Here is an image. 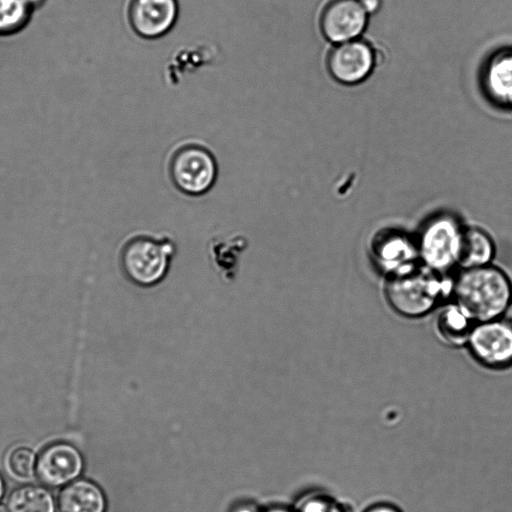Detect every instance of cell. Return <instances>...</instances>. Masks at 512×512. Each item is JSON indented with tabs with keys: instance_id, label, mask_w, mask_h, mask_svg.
I'll list each match as a JSON object with an SVG mask.
<instances>
[{
	"instance_id": "8fae6325",
	"label": "cell",
	"mask_w": 512,
	"mask_h": 512,
	"mask_svg": "<svg viewBox=\"0 0 512 512\" xmlns=\"http://www.w3.org/2000/svg\"><path fill=\"white\" fill-rule=\"evenodd\" d=\"M83 459L71 444L55 443L37 458L36 475L46 486L58 487L74 481L82 472Z\"/></svg>"
},
{
	"instance_id": "ffe728a7",
	"label": "cell",
	"mask_w": 512,
	"mask_h": 512,
	"mask_svg": "<svg viewBox=\"0 0 512 512\" xmlns=\"http://www.w3.org/2000/svg\"><path fill=\"white\" fill-rule=\"evenodd\" d=\"M300 512H342L332 499L325 496H317L308 499L301 506Z\"/></svg>"
},
{
	"instance_id": "9c48e42d",
	"label": "cell",
	"mask_w": 512,
	"mask_h": 512,
	"mask_svg": "<svg viewBox=\"0 0 512 512\" xmlns=\"http://www.w3.org/2000/svg\"><path fill=\"white\" fill-rule=\"evenodd\" d=\"M368 16L359 0H329L321 12V32L334 44L358 39L367 26Z\"/></svg>"
},
{
	"instance_id": "44dd1931",
	"label": "cell",
	"mask_w": 512,
	"mask_h": 512,
	"mask_svg": "<svg viewBox=\"0 0 512 512\" xmlns=\"http://www.w3.org/2000/svg\"><path fill=\"white\" fill-rule=\"evenodd\" d=\"M364 512H401L397 507L387 504L378 503L370 506Z\"/></svg>"
},
{
	"instance_id": "603a6c76",
	"label": "cell",
	"mask_w": 512,
	"mask_h": 512,
	"mask_svg": "<svg viewBox=\"0 0 512 512\" xmlns=\"http://www.w3.org/2000/svg\"><path fill=\"white\" fill-rule=\"evenodd\" d=\"M501 318L512 326V303L508 306Z\"/></svg>"
},
{
	"instance_id": "ac0fdd59",
	"label": "cell",
	"mask_w": 512,
	"mask_h": 512,
	"mask_svg": "<svg viewBox=\"0 0 512 512\" xmlns=\"http://www.w3.org/2000/svg\"><path fill=\"white\" fill-rule=\"evenodd\" d=\"M32 9L27 0H0V34H12L23 28Z\"/></svg>"
},
{
	"instance_id": "7c38bea8",
	"label": "cell",
	"mask_w": 512,
	"mask_h": 512,
	"mask_svg": "<svg viewBox=\"0 0 512 512\" xmlns=\"http://www.w3.org/2000/svg\"><path fill=\"white\" fill-rule=\"evenodd\" d=\"M249 241L241 233L227 236L217 235L207 243L209 262L217 276L224 283H233L240 270L241 258Z\"/></svg>"
},
{
	"instance_id": "e0dca14e",
	"label": "cell",
	"mask_w": 512,
	"mask_h": 512,
	"mask_svg": "<svg viewBox=\"0 0 512 512\" xmlns=\"http://www.w3.org/2000/svg\"><path fill=\"white\" fill-rule=\"evenodd\" d=\"M7 508L10 512H55V502L45 488L23 486L10 494Z\"/></svg>"
},
{
	"instance_id": "4fadbf2b",
	"label": "cell",
	"mask_w": 512,
	"mask_h": 512,
	"mask_svg": "<svg viewBox=\"0 0 512 512\" xmlns=\"http://www.w3.org/2000/svg\"><path fill=\"white\" fill-rule=\"evenodd\" d=\"M483 86L493 103L512 110V48L500 49L489 58L483 71Z\"/></svg>"
},
{
	"instance_id": "6da1fadb",
	"label": "cell",
	"mask_w": 512,
	"mask_h": 512,
	"mask_svg": "<svg viewBox=\"0 0 512 512\" xmlns=\"http://www.w3.org/2000/svg\"><path fill=\"white\" fill-rule=\"evenodd\" d=\"M176 254L177 243L169 233L136 231L121 243L118 264L129 283L150 289L167 278Z\"/></svg>"
},
{
	"instance_id": "7402d4cb",
	"label": "cell",
	"mask_w": 512,
	"mask_h": 512,
	"mask_svg": "<svg viewBox=\"0 0 512 512\" xmlns=\"http://www.w3.org/2000/svg\"><path fill=\"white\" fill-rule=\"evenodd\" d=\"M368 14L376 13L382 4L381 0H359Z\"/></svg>"
},
{
	"instance_id": "277c9868",
	"label": "cell",
	"mask_w": 512,
	"mask_h": 512,
	"mask_svg": "<svg viewBox=\"0 0 512 512\" xmlns=\"http://www.w3.org/2000/svg\"><path fill=\"white\" fill-rule=\"evenodd\" d=\"M463 230L449 214L428 220L416 239L421 263L440 274L458 265Z\"/></svg>"
},
{
	"instance_id": "9a60e30c",
	"label": "cell",
	"mask_w": 512,
	"mask_h": 512,
	"mask_svg": "<svg viewBox=\"0 0 512 512\" xmlns=\"http://www.w3.org/2000/svg\"><path fill=\"white\" fill-rule=\"evenodd\" d=\"M494 254V242L487 232L477 227H464L458 261L462 269L489 265Z\"/></svg>"
},
{
	"instance_id": "484cf974",
	"label": "cell",
	"mask_w": 512,
	"mask_h": 512,
	"mask_svg": "<svg viewBox=\"0 0 512 512\" xmlns=\"http://www.w3.org/2000/svg\"><path fill=\"white\" fill-rule=\"evenodd\" d=\"M4 481L0 475V499L2 498L3 494H4Z\"/></svg>"
},
{
	"instance_id": "83f0119b",
	"label": "cell",
	"mask_w": 512,
	"mask_h": 512,
	"mask_svg": "<svg viewBox=\"0 0 512 512\" xmlns=\"http://www.w3.org/2000/svg\"><path fill=\"white\" fill-rule=\"evenodd\" d=\"M0 512H10L9 509L7 507H5L4 505H0Z\"/></svg>"
},
{
	"instance_id": "ba28073f",
	"label": "cell",
	"mask_w": 512,
	"mask_h": 512,
	"mask_svg": "<svg viewBox=\"0 0 512 512\" xmlns=\"http://www.w3.org/2000/svg\"><path fill=\"white\" fill-rule=\"evenodd\" d=\"M371 256L387 277L406 273L421 264L416 239L400 231H385L376 236Z\"/></svg>"
},
{
	"instance_id": "2e32d148",
	"label": "cell",
	"mask_w": 512,
	"mask_h": 512,
	"mask_svg": "<svg viewBox=\"0 0 512 512\" xmlns=\"http://www.w3.org/2000/svg\"><path fill=\"white\" fill-rule=\"evenodd\" d=\"M476 322L456 303L441 310L436 320V331L442 341L458 346L467 343Z\"/></svg>"
},
{
	"instance_id": "52a82bcc",
	"label": "cell",
	"mask_w": 512,
	"mask_h": 512,
	"mask_svg": "<svg viewBox=\"0 0 512 512\" xmlns=\"http://www.w3.org/2000/svg\"><path fill=\"white\" fill-rule=\"evenodd\" d=\"M376 54L366 41L354 39L335 44L327 56V69L331 77L344 85H356L372 73Z\"/></svg>"
},
{
	"instance_id": "5b68a950",
	"label": "cell",
	"mask_w": 512,
	"mask_h": 512,
	"mask_svg": "<svg viewBox=\"0 0 512 512\" xmlns=\"http://www.w3.org/2000/svg\"><path fill=\"white\" fill-rule=\"evenodd\" d=\"M169 174L173 185L180 192L188 196H201L214 185L217 165L205 147L187 144L172 155Z\"/></svg>"
},
{
	"instance_id": "d4e9b609",
	"label": "cell",
	"mask_w": 512,
	"mask_h": 512,
	"mask_svg": "<svg viewBox=\"0 0 512 512\" xmlns=\"http://www.w3.org/2000/svg\"><path fill=\"white\" fill-rule=\"evenodd\" d=\"M266 512H291V511H289L288 509H285V508H273V509H269Z\"/></svg>"
},
{
	"instance_id": "cb8c5ba5",
	"label": "cell",
	"mask_w": 512,
	"mask_h": 512,
	"mask_svg": "<svg viewBox=\"0 0 512 512\" xmlns=\"http://www.w3.org/2000/svg\"><path fill=\"white\" fill-rule=\"evenodd\" d=\"M235 512H256V510L251 505H243L240 506Z\"/></svg>"
},
{
	"instance_id": "30bf717a",
	"label": "cell",
	"mask_w": 512,
	"mask_h": 512,
	"mask_svg": "<svg viewBox=\"0 0 512 512\" xmlns=\"http://www.w3.org/2000/svg\"><path fill=\"white\" fill-rule=\"evenodd\" d=\"M177 0H130L128 19L136 34L147 39L166 34L178 16Z\"/></svg>"
},
{
	"instance_id": "d6986e66",
	"label": "cell",
	"mask_w": 512,
	"mask_h": 512,
	"mask_svg": "<svg viewBox=\"0 0 512 512\" xmlns=\"http://www.w3.org/2000/svg\"><path fill=\"white\" fill-rule=\"evenodd\" d=\"M37 459L34 452L27 447H16L6 459L9 473L18 479H29L36 474Z\"/></svg>"
},
{
	"instance_id": "7a4b0ae2",
	"label": "cell",
	"mask_w": 512,
	"mask_h": 512,
	"mask_svg": "<svg viewBox=\"0 0 512 512\" xmlns=\"http://www.w3.org/2000/svg\"><path fill=\"white\" fill-rule=\"evenodd\" d=\"M455 303L476 323L501 318L512 303V282L498 267L462 269L452 282Z\"/></svg>"
},
{
	"instance_id": "5bb4252c",
	"label": "cell",
	"mask_w": 512,
	"mask_h": 512,
	"mask_svg": "<svg viewBox=\"0 0 512 512\" xmlns=\"http://www.w3.org/2000/svg\"><path fill=\"white\" fill-rule=\"evenodd\" d=\"M60 512H105L106 501L102 490L88 480H74L59 494Z\"/></svg>"
},
{
	"instance_id": "4316f807",
	"label": "cell",
	"mask_w": 512,
	"mask_h": 512,
	"mask_svg": "<svg viewBox=\"0 0 512 512\" xmlns=\"http://www.w3.org/2000/svg\"><path fill=\"white\" fill-rule=\"evenodd\" d=\"M27 2L34 8L41 3V0H27Z\"/></svg>"
},
{
	"instance_id": "3957f363",
	"label": "cell",
	"mask_w": 512,
	"mask_h": 512,
	"mask_svg": "<svg viewBox=\"0 0 512 512\" xmlns=\"http://www.w3.org/2000/svg\"><path fill=\"white\" fill-rule=\"evenodd\" d=\"M451 289L452 283L442 274L421 263L406 273L387 277L385 296L396 312L416 318L429 313Z\"/></svg>"
},
{
	"instance_id": "8992f818",
	"label": "cell",
	"mask_w": 512,
	"mask_h": 512,
	"mask_svg": "<svg viewBox=\"0 0 512 512\" xmlns=\"http://www.w3.org/2000/svg\"><path fill=\"white\" fill-rule=\"evenodd\" d=\"M467 345L474 358L485 367L512 366V326L502 318L476 323Z\"/></svg>"
}]
</instances>
